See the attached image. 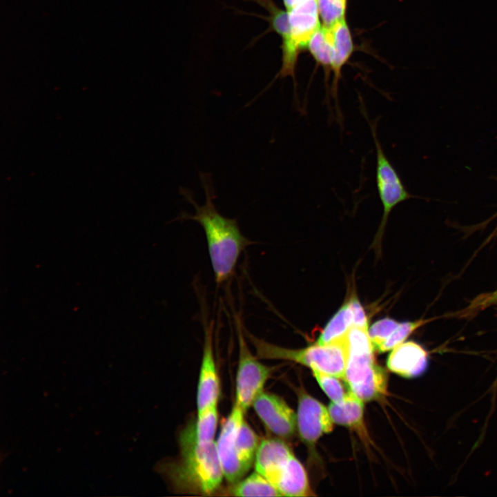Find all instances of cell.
<instances>
[{
	"label": "cell",
	"instance_id": "1",
	"mask_svg": "<svg viewBox=\"0 0 497 497\" xmlns=\"http://www.w3.org/2000/svg\"><path fill=\"white\" fill-rule=\"evenodd\" d=\"M199 175L206 202L199 206L193 193L181 187L179 193L195 207V213L183 211L178 219L193 220L203 228L215 282L222 284L233 276L240 255L253 242L242 233L235 219L225 217L217 211L213 202L215 196L210 175L201 172Z\"/></svg>",
	"mask_w": 497,
	"mask_h": 497
},
{
	"label": "cell",
	"instance_id": "2",
	"mask_svg": "<svg viewBox=\"0 0 497 497\" xmlns=\"http://www.w3.org/2000/svg\"><path fill=\"white\" fill-rule=\"evenodd\" d=\"M166 471L176 491L193 495H212L224 477L215 441L181 447L179 456Z\"/></svg>",
	"mask_w": 497,
	"mask_h": 497
},
{
	"label": "cell",
	"instance_id": "3",
	"mask_svg": "<svg viewBox=\"0 0 497 497\" xmlns=\"http://www.w3.org/2000/svg\"><path fill=\"white\" fill-rule=\"evenodd\" d=\"M347 342L344 380L349 389L364 402L380 398L387 391V375L376 363L368 329L352 327Z\"/></svg>",
	"mask_w": 497,
	"mask_h": 497
},
{
	"label": "cell",
	"instance_id": "4",
	"mask_svg": "<svg viewBox=\"0 0 497 497\" xmlns=\"http://www.w3.org/2000/svg\"><path fill=\"white\" fill-rule=\"evenodd\" d=\"M246 337L255 349L260 359L287 360L310 367L311 370L331 374L344 380L348 356L347 335L330 344H315L306 348L291 349L260 339L244 329Z\"/></svg>",
	"mask_w": 497,
	"mask_h": 497
},
{
	"label": "cell",
	"instance_id": "5",
	"mask_svg": "<svg viewBox=\"0 0 497 497\" xmlns=\"http://www.w3.org/2000/svg\"><path fill=\"white\" fill-rule=\"evenodd\" d=\"M286 11L289 34L282 41V67L277 76H290L295 81L298 54L307 47L311 36L321 26L320 15L318 0H304Z\"/></svg>",
	"mask_w": 497,
	"mask_h": 497
},
{
	"label": "cell",
	"instance_id": "6",
	"mask_svg": "<svg viewBox=\"0 0 497 497\" xmlns=\"http://www.w3.org/2000/svg\"><path fill=\"white\" fill-rule=\"evenodd\" d=\"M361 110L369 124L376 147V181L378 193L383 208L380 224L373 242L374 247L378 249L380 246L381 240L390 213L395 206L408 199L411 195L405 188L400 175L383 150L377 135L376 122L369 120L364 107L361 108Z\"/></svg>",
	"mask_w": 497,
	"mask_h": 497
},
{
	"label": "cell",
	"instance_id": "7",
	"mask_svg": "<svg viewBox=\"0 0 497 497\" xmlns=\"http://www.w3.org/2000/svg\"><path fill=\"white\" fill-rule=\"evenodd\" d=\"M239 355L236 375L235 401L245 411L255 398L264 391V387L271 375L272 367L260 362L248 349L244 335V327L238 317L235 320Z\"/></svg>",
	"mask_w": 497,
	"mask_h": 497
},
{
	"label": "cell",
	"instance_id": "8",
	"mask_svg": "<svg viewBox=\"0 0 497 497\" xmlns=\"http://www.w3.org/2000/svg\"><path fill=\"white\" fill-rule=\"evenodd\" d=\"M245 411L236 403L224 421L215 446L224 478L231 485L236 483L247 474L235 449V438L244 422Z\"/></svg>",
	"mask_w": 497,
	"mask_h": 497
},
{
	"label": "cell",
	"instance_id": "9",
	"mask_svg": "<svg viewBox=\"0 0 497 497\" xmlns=\"http://www.w3.org/2000/svg\"><path fill=\"white\" fill-rule=\"evenodd\" d=\"M329 409L302 389L298 393L297 427L302 441L313 447L324 434L333 431Z\"/></svg>",
	"mask_w": 497,
	"mask_h": 497
},
{
	"label": "cell",
	"instance_id": "10",
	"mask_svg": "<svg viewBox=\"0 0 497 497\" xmlns=\"http://www.w3.org/2000/svg\"><path fill=\"white\" fill-rule=\"evenodd\" d=\"M258 473L264 476L282 496L303 497L314 495L309 485L306 471L294 455Z\"/></svg>",
	"mask_w": 497,
	"mask_h": 497
},
{
	"label": "cell",
	"instance_id": "11",
	"mask_svg": "<svg viewBox=\"0 0 497 497\" xmlns=\"http://www.w3.org/2000/svg\"><path fill=\"white\" fill-rule=\"evenodd\" d=\"M252 406L264 426L275 436L289 438L295 433L297 415L280 396L263 391Z\"/></svg>",
	"mask_w": 497,
	"mask_h": 497
},
{
	"label": "cell",
	"instance_id": "12",
	"mask_svg": "<svg viewBox=\"0 0 497 497\" xmlns=\"http://www.w3.org/2000/svg\"><path fill=\"white\" fill-rule=\"evenodd\" d=\"M204 326V347L196 397L197 412L217 405L221 392L213 346V322Z\"/></svg>",
	"mask_w": 497,
	"mask_h": 497
},
{
	"label": "cell",
	"instance_id": "13",
	"mask_svg": "<svg viewBox=\"0 0 497 497\" xmlns=\"http://www.w3.org/2000/svg\"><path fill=\"white\" fill-rule=\"evenodd\" d=\"M429 364V353L420 344L404 342L395 347L389 353L387 368L393 373L405 378H413L422 375Z\"/></svg>",
	"mask_w": 497,
	"mask_h": 497
},
{
	"label": "cell",
	"instance_id": "14",
	"mask_svg": "<svg viewBox=\"0 0 497 497\" xmlns=\"http://www.w3.org/2000/svg\"><path fill=\"white\" fill-rule=\"evenodd\" d=\"M328 28L330 30L333 43V59L331 70L333 73V78L331 95L335 101L337 115L341 118L338 102V81L341 78L342 68L351 56L354 46L351 32L345 18Z\"/></svg>",
	"mask_w": 497,
	"mask_h": 497
},
{
	"label": "cell",
	"instance_id": "15",
	"mask_svg": "<svg viewBox=\"0 0 497 497\" xmlns=\"http://www.w3.org/2000/svg\"><path fill=\"white\" fill-rule=\"evenodd\" d=\"M217 405L197 412L196 419L190 422L179 436V447L204 445L214 442L218 413Z\"/></svg>",
	"mask_w": 497,
	"mask_h": 497
},
{
	"label": "cell",
	"instance_id": "16",
	"mask_svg": "<svg viewBox=\"0 0 497 497\" xmlns=\"http://www.w3.org/2000/svg\"><path fill=\"white\" fill-rule=\"evenodd\" d=\"M328 409L335 424L349 427L364 438H367L363 419L364 401L349 389L342 401L331 402Z\"/></svg>",
	"mask_w": 497,
	"mask_h": 497
},
{
	"label": "cell",
	"instance_id": "17",
	"mask_svg": "<svg viewBox=\"0 0 497 497\" xmlns=\"http://www.w3.org/2000/svg\"><path fill=\"white\" fill-rule=\"evenodd\" d=\"M352 327L353 316L347 300L327 322L316 343L325 345L340 340L347 336Z\"/></svg>",
	"mask_w": 497,
	"mask_h": 497
},
{
	"label": "cell",
	"instance_id": "18",
	"mask_svg": "<svg viewBox=\"0 0 497 497\" xmlns=\"http://www.w3.org/2000/svg\"><path fill=\"white\" fill-rule=\"evenodd\" d=\"M227 492L233 496H282L278 490L256 471L233 484Z\"/></svg>",
	"mask_w": 497,
	"mask_h": 497
},
{
	"label": "cell",
	"instance_id": "19",
	"mask_svg": "<svg viewBox=\"0 0 497 497\" xmlns=\"http://www.w3.org/2000/svg\"><path fill=\"white\" fill-rule=\"evenodd\" d=\"M260 442L258 436L244 420L235 438V449L241 463L247 471L255 462Z\"/></svg>",
	"mask_w": 497,
	"mask_h": 497
},
{
	"label": "cell",
	"instance_id": "20",
	"mask_svg": "<svg viewBox=\"0 0 497 497\" xmlns=\"http://www.w3.org/2000/svg\"><path fill=\"white\" fill-rule=\"evenodd\" d=\"M306 48L315 61L328 72L333 59V43L329 28L321 26L311 36Z\"/></svg>",
	"mask_w": 497,
	"mask_h": 497
},
{
	"label": "cell",
	"instance_id": "21",
	"mask_svg": "<svg viewBox=\"0 0 497 497\" xmlns=\"http://www.w3.org/2000/svg\"><path fill=\"white\" fill-rule=\"evenodd\" d=\"M430 320V319H420L415 321L400 322L392 334L377 349L378 351L384 353L392 350L397 345L404 342L416 330Z\"/></svg>",
	"mask_w": 497,
	"mask_h": 497
},
{
	"label": "cell",
	"instance_id": "22",
	"mask_svg": "<svg viewBox=\"0 0 497 497\" xmlns=\"http://www.w3.org/2000/svg\"><path fill=\"white\" fill-rule=\"evenodd\" d=\"M312 371L320 387L332 402H339L345 398L349 391H345L341 378L316 369Z\"/></svg>",
	"mask_w": 497,
	"mask_h": 497
},
{
	"label": "cell",
	"instance_id": "23",
	"mask_svg": "<svg viewBox=\"0 0 497 497\" xmlns=\"http://www.w3.org/2000/svg\"><path fill=\"white\" fill-rule=\"evenodd\" d=\"M318 4L324 26H331L345 18L347 0H318Z\"/></svg>",
	"mask_w": 497,
	"mask_h": 497
},
{
	"label": "cell",
	"instance_id": "24",
	"mask_svg": "<svg viewBox=\"0 0 497 497\" xmlns=\"http://www.w3.org/2000/svg\"><path fill=\"white\" fill-rule=\"evenodd\" d=\"M400 322L389 318H384L374 322L368 329L371 341L377 349L395 331Z\"/></svg>",
	"mask_w": 497,
	"mask_h": 497
},
{
	"label": "cell",
	"instance_id": "25",
	"mask_svg": "<svg viewBox=\"0 0 497 497\" xmlns=\"http://www.w3.org/2000/svg\"><path fill=\"white\" fill-rule=\"evenodd\" d=\"M353 316V327L368 329V319L364 309L355 292L348 300Z\"/></svg>",
	"mask_w": 497,
	"mask_h": 497
},
{
	"label": "cell",
	"instance_id": "26",
	"mask_svg": "<svg viewBox=\"0 0 497 497\" xmlns=\"http://www.w3.org/2000/svg\"><path fill=\"white\" fill-rule=\"evenodd\" d=\"M490 394L491 395V407L489 408V411L488 412V414L485 419V422L483 426L484 429H487L489 421L490 418L492 417L493 413L496 409V400H497V375L494 380L493 382L491 383V387L487 391L485 394Z\"/></svg>",
	"mask_w": 497,
	"mask_h": 497
},
{
	"label": "cell",
	"instance_id": "27",
	"mask_svg": "<svg viewBox=\"0 0 497 497\" xmlns=\"http://www.w3.org/2000/svg\"><path fill=\"white\" fill-rule=\"evenodd\" d=\"M481 304H484L485 306L494 304L497 305V290L490 294L489 296L487 297L486 300Z\"/></svg>",
	"mask_w": 497,
	"mask_h": 497
},
{
	"label": "cell",
	"instance_id": "28",
	"mask_svg": "<svg viewBox=\"0 0 497 497\" xmlns=\"http://www.w3.org/2000/svg\"><path fill=\"white\" fill-rule=\"evenodd\" d=\"M304 0H283L286 10H289Z\"/></svg>",
	"mask_w": 497,
	"mask_h": 497
}]
</instances>
